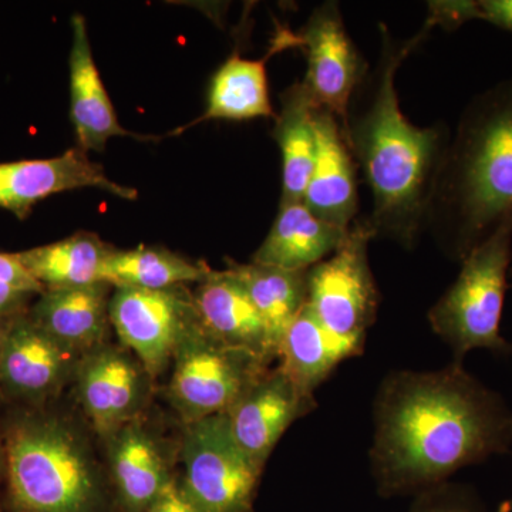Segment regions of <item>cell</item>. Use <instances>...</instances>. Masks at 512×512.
<instances>
[{"label":"cell","instance_id":"cell-1","mask_svg":"<svg viewBox=\"0 0 512 512\" xmlns=\"http://www.w3.org/2000/svg\"><path fill=\"white\" fill-rule=\"evenodd\" d=\"M511 446L510 407L463 363L390 373L377 392L370 461L384 497L429 490Z\"/></svg>","mask_w":512,"mask_h":512},{"label":"cell","instance_id":"cell-2","mask_svg":"<svg viewBox=\"0 0 512 512\" xmlns=\"http://www.w3.org/2000/svg\"><path fill=\"white\" fill-rule=\"evenodd\" d=\"M380 53L350 101L343 133L372 192L366 221L375 238L412 249L426 232L427 212L451 134L446 124L414 126L404 116L396 77L404 60L434 29L396 40L380 23Z\"/></svg>","mask_w":512,"mask_h":512},{"label":"cell","instance_id":"cell-3","mask_svg":"<svg viewBox=\"0 0 512 512\" xmlns=\"http://www.w3.org/2000/svg\"><path fill=\"white\" fill-rule=\"evenodd\" d=\"M512 221V76L468 103L441 163L426 231L461 262Z\"/></svg>","mask_w":512,"mask_h":512},{"label":"cell","instance_id":"cell-4","mask_svg":"<svg viewBox=\"0 0 512 512\" xmlns=\"http://www.w3.org/2000/svg\"><path fill=\"white\" fill-rule=\"evenodd\" d=\"M6 448L9 512H119L92 427L56 406L8 407L0 421Z\"/></svg>","mask_w":512,"mask_h":512},{"label":"cell","instance_id":"cell-5","mask_svg":"<svg viewBox=\"0 0 512 512\" xmlns=\"http://www.w3.org/2000/svg\"><path fill=\"white\" fill-rule=\"evenodd\" d=\"M511 259L512 221L461 261L456 281L430 309L431 329L453 350L454 362L477 349L511 355L500 332Z\"/></svg>","mask_w":512,"mask_h":512},{"label":"cell","instance_id":"cell-6","mask_svg":"<svg viewBox=\"0 0 512 512\" xmlns=\"http://www.w3.org/2000/svg\"><path fill=\"white\" fill-rule=\"evenodd\" d=\"M171 362L167 397L183 424L227 413L271 369V363L212 338L200 319L185 332Z\"/></svg>","mask_w":512,"mask_h":512},{"label":"cell","instance_id":"cell-7","mask_svg":"<svg viewBox=\"0 0 512 512\" xmlns=\"http://www.w3.org/2000/svg\"><path fill=\"white\" fill-rule=\"evenodd\" d=\"M372 239L366 217L357 218L342 245L308 269L306 305L326 329L353 342L366 343L379 311V289L369 262Z\"/></svg>","mask_w":512,"mask_h":512},{"label":"cell","instance_id":"cell-8","mask_svg":"<svg viewBox=\"0 0 512 512\" xmlns=\"http://www.w3.org/2000/svg\"><path fill=\"white\" fill-rule=\"evenodd\" d=\"M183 481L201 512H251L264 470L238 446L227 416L184 424L181 434Z\"/></svg>","mask_w":512,"mask_h":512},{"label":"cell","instance_id":"cell-9","mask_svg":"<svg viewBox=\"0 0 512 512\" xmlns=\"http://www.w3.org/2000/svg\"><path fill=\"white\" fill-rule=\"evenodd\" d=\"M110 322L120 345L156 379L173 360L185 332L198 322V315L187 286L164 291L116 286L111 293Z\"/></svg>","mask_w":512,"mask_h":512},{"label":"cell","instance_id":"cell-10","mask_svg":"<svg viewBox=\"0 0 512 512\" xmlns=\"http://www.w3.org/2000/svg\"><path fill=\"white\" fill-rule=\"evenodd\" d=\"M153 377L124 346L106 345L80 360L74 376L77 402L97 439L143 416Z\"/></svg>","mask_w":512,"mask_h":512},{"label":"cell","instance_id":"cell-11","mask_svg":"<svg viewBox=\"0 0 512 512\" xmlns=\"http://www.w3.org/2000/svg\"><path fill=\"white\" fill-rule=\"evenodd\" d=\"M82 355L57 342L29 319L13 318L0 362V399L6 407H42L57 402L73 384Z\"/></svg>","mask_w":512,"mask_h":512},{"label":"cell","instance_id":"cell-12","mask_svg":"<svg viewBox=\"0 0 512 512\" xmlns=\"http://www.w3.org/2000/svg\"><path fill=\"white\" fill-rule=\"evenodd\" d=\"M298 36L308 59L302 82L316 106L338 117L343 127L350 101L370 64L350 39L336 2L322 3L313 10Z\"/></svg>","mask_w":512,"mask_h":512},{"label":"cell","instance_id":"cell-13","mask_svg":"<svg viewBox=\"0 0 512 512\" xmlns=\"http://www.w3.org/2000/svg\"><path fill=\"white\" fill-rule=\"evenodd\" d=\"M313 409L315 397L303 393L278 366L256 379L225 416L238 446L264 470L286 430Z\"/></svg>","mask_w":512,"mask_h":512},{"label":"cell","instance_id":"cell-14","mask_svg":"<svg viewBox=\"0 0 512 512\" xmlns=\"http://www.w3.org/2000/svg\"><path fill=\"white\" fill-rule=\"evenodd\" d=\"M97 188L126 201H136V188L110 180L103 165L74 147L62 156L0 164V208L26 220L37 202L60 192Z\"/></svg>","mask_w":512,"mask_h":512},{"label":"cell","instance_id":"cell-15","mask_svg":"<svg viewBox=\"0 0 512 512\" xmlns=\"http://www.w3.org/2000/svg\"><path fill=\"white\" fill-rule=\"evenodd\" d=\"M119 512H146L175 474L160 439L138 419L101 441Z\"/></svg>","mask_w":512,"mask_h":512},{"label":"cell","instance_id":"cell-16","mask_svg":"<svg viewBox=\"0 0 512 512\" xmlns=\"http://www.w3.org/2000/svg\"><path fill=\"white\" fill-rule=\"evenodd\" d=\"M192 299L202 328L212 338L268 363L278 359L268 326L244 286L228 269H211L195 286Z\"/></svg>","mask_w":512,"mask_h":512},{"label":"cell","instance_id":"cell-17","mask_svg":"<svg viewBox=\"0 0 512 512\" xmlns=\"http://www.w3.org/2000/svg\"><path fill=\"white\" fill-rule=\"evenodd\" d=\"M316 154L303 202L319 217L350 228L359 212L357 164L338 117L328 110L315 113Z\"/></svg>","mask_w":512,"mask_h":512},{"label":"cell","instance_id":"cell-18","mask_svg":"<svg viewBox=\"0 0 512 512\" xmlns=\"http://www.w3.org/2000/svg\"><path fill=\"white\" fill-rule=\"evenodd\" d=\"M111 293L107 282L45 289L26 313L47 335L84 356L109 343Z\"/></svg>","mask_w":512,"mask_h":512},{"label":"cell","instance_id":"cell-19","mask_svg":"<svg viewBox=\"0 0 512 512\" xmlns=\"http://www.w3.org/2000/svg\"><path fill=\"white\" fill-rule=\"evenodd\" d=\"M73 43L70 50V117L80 150L101 153L113 137L137 136L121 126L109 93L94 62L86 19L76 13L72 18Z\"/></svg>","mask_w":512,"mask_h":512},{"label":"cell","instance_id":"cell-20","mask_svg":"<svg viewBox=\"0 0 512 512\" xmlns=\"http://www.w3.org/2000/svg\"><path fill=\"white\" fill-rule=\"evenodd\" d=\"M349 228L320 220L305 202H281L274 224L251 262L288 271H308L342 245Z\"/></svg>","mask_w":512,"mask_h":512},{"label":"cell","instance_id":"cell-21","mask_svg":"<svg viewBox=\"0 0 512 512\" xmlns=\"http://www.w3.org/2000/svg\"><path fill=\"white\" fill-rule=\"evenodd\" d=\"M363 349L365 343L339 338L326 329L305 305L279 343V366L303 393L313 396L340 363L362 355Z\"/></svg>","mask_w":512,"mask_h":512},{"label":"cell","instance_id":"cell-22","mask_svg":"<svg viewBox=\"0 0 512 512\" xmlns=\"http://www.w3.org/2000/svg\"><path fill=\"white\" fill-rule=\"evenodd\" d=\"M319 107L303 82L281 94L272 137L282 156L281 202L303 201L316 154L315 113Z\"/></svg>","mask_w":512,"mask_h":512},{"label":"cell","instance_id":"cell-23","mask_svg":"<svg viewBox=\"0 0 512 512\" xmlns=\"http://www.w3.org/2000/svg\"><path fill=\"white\" fill-rule=\"evenodd\" d=\"M113 248L99 235L80 231L16 255L43 289H62L103 282V265Z\"/></svg>","mask_w":512,"mask_h":512},{"label":"cell","instance_id":"cell-24","mask_svg":"<svg viewBox=\"0 0 512 512\" xmlns=\"http://www.w3.org/2000/svg\"><path fill=\"white\" fill-rule=\"evenodd\" d=\"M265 62L239 53L229 57L212 77L207 109L198 121L275 119Z\"/></svg>","mask_w":512,"mask_h":512},{"label":"cell","instance_id":"cell-25","mask_svg":"<svg viewBox=\"0 0 512 512\" xmlns=\"http://www.w3.org/2000/svg\"><path fill=\"white\" fill-rule=\"evenodd\" d=\"M227 269L244 286L279 352L286 329L308 301V271L234 261H228Z\"/></svg>","mask_w":512,"mask_h":512},{"label":"cell","instance_id":"cell-26","mask_svg":"<svg viewBox=\"0 0 512 512\" xmlns=\"http://www.w3.org/2000/svg\"><path fill=\"white\" fill-rule=\"evenodd\" d=\"M211 271L204 262H192L163 247H137L110 252L103 265L101 278L116 288L164 291L177 286L200 284Z\"/></svg>","mask_w":512,"mask_h":512},{"label":"cell","instance_id":"cell-27","mask_svg":"<svg viewBox=\"0 0 512 512\" xmlns=\"http://www.w3.org/2000/svg\"><path fill=\"white\" fill-rule=\"evenodd\" d=\"M409 512H487L470 488L443 483L417 494Z\"/></svg>","mask_w":512,"mask_h":512},{"label":"cell","instance_id":"cell-28","mask_svg":"<svg viewBox=\"0 0 512 512\" xmlns=\"http://www.w3.org/2000/svg\"><path fill=\"white\" fill-rule=\"evenodd\" d=\"M427 20L434 28L441 26L446 30H456L470 20H481L478 2H430Z\"/></svg>","mask_w":512,"mask_h":512},{"label":"cell","instance_id":"cell-29","mask_svg":"<svg viewBox=\"0 0 512 512\" xmlns=\"http://www.w3.org/2000/svg\"><path fill=\"white\" fill-rule=\"evenodd\" d=\"M146 512H201L194 498L188 493L183 477L175 476L168 483L160 497L154 501Z\"/></svg>","mask_w":512,"mask_h":512},{"label":"cell","instance_id":"cell-30","mask_svg":"<svg viewBox=\"0 0 512 512\" xmlns=\"http://www.w3.org/2000/svg\"><path fill=\"white\" fill-rule=\"evenodd\" d=\"M0 282L40 295L45 289L29 274L16 254L0 252Z\"/></svg>","mask_w":512,"mask_h":512},{"label":"cell","instance_id":"cell-31","mask_svg":"<svg viewBox=\"0 0 512 512\" xmlns=\"http://www.w3.org/2000/svg\"><path fill=\"white\" fill-rule=\"evenodd\" d=\"M36 293L0 282V318H15L28 312Z\"/></svg>","mask_w":512,"mask_h":512},{"label":"cell","instance_id":"cell-32","mask_svg":"<svg viewBox=\"0 0 512 512\" xmlns=\"http://www.w3.org/2000/svg\"><path fill=\"white\" fill-rule=\"evenodd\" d=\"M481 20L512 33V0H480Z\"/></svg>","mask_w":512,"mask_h":512},{"label":"cell","instance_id":"cell-33","mask_svg":"<svg viewBox=\"0 0 512 512\" xmlns=\"http://www.w3.org/2000/svg\"><path fill=\"white\" fill-rule=\"evenodd\" d=\"M6 478V448L3 440L2 429H0V490L5 485Z\"/></svg>","mask_w":512,"mask_h":512},{"label":"cell","instance_id":"cell-34","mask_svg":"<svg viewBox=\"0 0 512 512\" xmlns=\"http://www.w3.org/2000/svg\"><path fill=\"white\" fill-rule=\"evenodd\" d=\"M12 320L13 318H0V362H2L3 348H5L6 336H8Z\"/></svg>","mask_w":512,"mask_h":512},{"label":"cell","instance_id":"cell-35","mask_svg":"<svg viewBox=\"0 0 512 512\" xmlns=\"http://www.w3.org/2000/svg\"><path fill=\"white\" fill-rule=\"evenodd\" d=\"M0 512H9L2 503H0Z\"/></svg>","mask_w":512,"mask_h":512},{"label":"cell","instance_id":"cell-36","mask_svg":"<svg viewBox=\"0 0 512 512\" xmlns=\"http://www.w3.org/2000/svg\"><path fill=\"white\" fill-rule=\"evenodd\" d=\"M507 511H512V500L507 504Z\"/></svg>","mask_w":512,"mask_h":512}]
</instances>
